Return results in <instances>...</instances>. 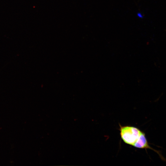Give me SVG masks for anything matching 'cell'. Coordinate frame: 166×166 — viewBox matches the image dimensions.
I'll use <instances>...</instances> for the list:
<instances>
[{
	"label": "cell",
	"mask_w": 166,
	"mask_h": 166,
	"mask_svg": "<svg viewBox=\"0 0 166 166\" xmlns=\"http://www.w3.org/2000/svg\"><path fill=\"white\" fill-rule=\"evenodd\" d=\"M119 126L121 139L125 143L133 146L143 131L133 126H122L120 124Z\"/></svg>",
	"instance_id": "cell-1"
},
{
	"label": "cell",
	"mask_w": 166,
	"mask_h": 166,
	"mask_svg": "<svg viewBox=\"0 0 166 166\" xmlns=\"http://www.w3.org/2000/svg\"><path fill=\"white\" fill-rule=\"evenodd\" d=\"M133 146L139 148L145 149H149L152 150L158 154L162 160H165V159L162 156L160 151L153 149L150 146L146 137L145 134L143 132Z\"/></svg>",
	"instance_id": "cell-2"
},
{
	"label": "cell",
	"mask_w": 166,
	"mask_h": 166,
	"mask_svg": "<svg viewBox=\"0 0 166 166\" xmlns=\"http://www.w3.org/2000/svg\"><path fill=\"white\" fill-rule=\"evenodd\" d=\"M137 16L140 18H142L143 17V16L140 13H137Z\"/></svg>",
	"instance_id": "cell-3"
}]
</instances>
